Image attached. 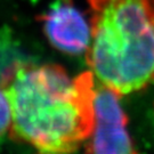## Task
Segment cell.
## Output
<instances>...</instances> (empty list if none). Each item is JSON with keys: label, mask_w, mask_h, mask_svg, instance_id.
I'll use <instances>...</instances> for the list:
<instances>
[{"label": "cell", "mask_w": 154, "mask_h": 154, "mask_svg": "<svg viewBox=\"0 0 154 154\" xmlns=\"http://www.w3.org/2000/svg\"><path fill=\"white\" fill-rule=\"evenodd\" d=\"M91 39L86 60L120 96L154 79V0H87Z\"/></svg>", "instance_id": "2"}, {"label": "cell", "mask_w": 154, "mask_h": 154, "mask_svg": "<svg viewBox=\"0 0 154 154\" xmlns=\"http://www.w3.org/2000/svg\"><path fill=\"white\" fill-rule=\"evenodd\" d=\"M11 128V109L5 89L0 83V142Z\"/></svg>", "instance_id": "4"}, {"label": "cell", "mask_w": 154, "mask_h": 154, "mask_svg": "<svg viewBox=\"0 0 154 154\" xmlns=\"http://www.w3.org/2000/svg\"><path fill=\"white\" fill-rule=\"evenodd\" d=\"M50 8L63 11V13H82L79 9L77 4L74 2V0H56L50 6Z\"/></svg>", "instance_id": "5"}, {"label": "cell", "mask_w": 154, "mask_h": 154, "mask_svg": "<svg viewBox=\"0 0 154 154\" xmlns=\"http://www.w3.org/2000/svg\"><path fill=\"white\" fill-rule=\"evenodd\" d=\"M11 132L39 154H74L95 123L91 71L70 78L60 65L18 62L2 74Z\"/></svg>", "instance_id": "1"}, {"label": "cell", "mask_w": 154, "mask_h": 154, "mask_svg": "<svg viewBox=\"0 0 154 154\" xmlns=\"http://www.w3.org/2000/svg\"><path fill=\"white\" fill-rule=\"evenodd\" d=\"M120 97L107 86L96 82L95 123L86 140L87 154H138L128 131V118Z\"/></svg>", "instance_id": "3"}]
</instances>
